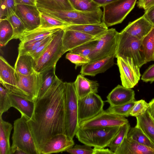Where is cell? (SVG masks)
Wrapping results in <instances>:
<instances>
[{"instance_id":"d6a6232c","label":"cell","mask_w":154,"mask_h":154,"mask_svg":"<svg viewBox=\"0 0 154 154\" xmlns=\"http://www.w3.org/2000/svg\"><path fill=\"white\" fill-rule=\"evenodd\" d=\"M14 31L12 27L7 19L0 20V45L5 46L12 39Z\"/></svg>"},{"instance_id":"836d02e7","label":"cell","mask_w":154,"mask_h":154,"mask_svg":"<svg viewBox=\"0 0 154 154\" xmlns=\"http://www.w3.org/2000/svg\"><path fill=\"white\" fill-rule=\"evenodd\" d=\"M40 25L38 27L40 28H59L64 29L70 25L63 21L44 14L40 12Z\"/></svg>"},{"instance_id":"ab89813d","label":"cell","mask_w":154,"mask_h":154,"mask_svg":"<svg viewBox=\"0 0 154 154\" xmlns=\"http://www.w3.org/2000/svg\"><path fill=\"white\" fill-rule=\"evenodd\" d=\"M10 91L1 84L0 87V116L11 107L9 96Z\"/></svg>"},{"instance_id":"74e56055","label":"cell","mask_w":154,"mask_h":154,"mask_svg":"<svg viewBox=\"0 0 154 154\" xmlns=\"http://www.w3.org/2000/svg\"><path fill=\"white\" fill-rule=\"evenodd\" d=\"M14 0H0V20L6 19L15 13Z\"/></svg>"},{"instance_id":"1f68e13d","label":"cell","mask_w":154,"mask_h":154,"mask_svg":"<svg viewBox=\"0 0 154 154\" xmlns=\"http://www.w3.org/2000/svg\"><path fill=\"white\" fill-rule=\"evenodd\" d=\"M127 137L141 144L154 148V143L138 128H131Z\"/></svg>"},{"instance_id":"83f0119b","label":"cell","mask_w":154,"mask_h":154,"mask_svg":"<svg viewBox=\"0 0 154 154\" xmlns=\"http://www.w3.org/2000/svg\"><path fill=\"white\" fill-rule=\"evenodd\" d=\"M32 59L30 55L27 54L18 55L14 66L16 72L26 75L34 72Z\"/></svg>"},{"instance_id":"30bf717a","label":"cell","mask_w":154,"mask_h":154,"mask_svg":"<svg viewBox=\"0 0 154 154\" xmlns=\"http://www.w3.org/2000/svg\"><path fill=\"white\" fill-rule=\"evenodd\" d=\"M119 32L113 28L108 29L97 40L89 57L90 62L116 54Z\"/></svg>"},{"instance_id":"7bdbcfd3","label":"cell","mask_w":154,"mask_h":154,"mask_svg":"<svg viewBox=\"0 0 154 154\" xmlns=\"http://www.w3.org/2000/svg\"><path fill=\"white\" fill-rule=\"evenodd\" d=\"M66 58L75 64V69L78 67L82 66L90 62L88 58L79 54L70 52L66 54Z\"/></svg>"},{"instance_id":"ffe728a7","label":"cell","mask_w":154,"mask_h":154,"mask_svg":"<svg viewBox=\"0 0 154 154\" xmlns=\"http://www.w3.org/2000/svg\"><path fill=\"white\" fill-rule=\"evenodd\" d=\"M0 84L11 92L17 85V77L14 68L2 56L0 57Z\"/></svg>"},{"instance_id":"b9f144b4","label":"cell","mask_w":154,"mask_h":154,"mask_svg":"<svg viewBox=\"0 0 154 154\" xmlns=\"http://www.w3.org/2000/svg\"><path fill=\"white\" fill-rule=\"evenodd\" d=\"M149 106V103L144 100L135 101V103L130 112V115L135 117L140 116L145 112Z\"/></svg>"},{"instance_id":"9c48e42d","label":"cell","mask_w":154,"mask_h":154,"mask_svg":"<svg viewBox=\"0 0 154 154\" xmlns=\"http://www.w3.org/2000/svg\"><path fill=\"white\" fill-rule=\"evenodd\" d=\"M17 85L11 92L20 94L35 101L38 99L42 81L43 73L34 71L29 75L16 72Z\"/></svg>"},{"instance_id":"f907efd6","label":"cell","mask_w":154,"mask_h":154,"mask_svg":"<svg viewBox=\"0 0 154 154\" xmlns=\"http://www.w3.org/2000/svg\"><path fill=\"white\" fill-rule=\"evenodd\" d=\"M16 5H36L35 0H14Z\"/></svg>"},{"instance_id":"52a82bcc","label":"cell","mask_w":154,"mask_h":154,"mask_svg":"<svg viewBox=\"0 0 154 154\" xmlns=\"http://www.w3.org/2000/svg\"><path fill=\"white\" fill-rule=\"evenodd\" d=\"M66 87L65 128L66 134L73 139L80 128L78 100L73 82H65Z\"/></svg>"},{"instance_id":"4dcf8cb0","label":"cell","mask_w":154,"mask_h":154,"mask_svg":"<svg viewBox=\"0 0 154 154\" xmlns=\"http://www.w3.org/2000/svg\"><path fill=\"white\" fill-rule=\"evenodd\" d=\"M130 128V125L129 122L120 126L118 131L107 147L115 153L121 146L124 139L127 137Z\"/></svg>"},{"instance_id":"44dd1931","label":"cell","mask_w":154,"mask_h":154,"mask_svg":"<svg viewBox=\"0 0 154 154\" xmlns=\"http://www.w3.org/2000/svg\"><path fill=\"white\" fill-rule=\"evenodd\" d=\"M9 96L11 107L17 109L21 115L25 116L28 120L30 119L34 112L35 102L10 91Z\"/></svg>"},{"instance_id":"681fc988","label":"cell","mask_w":154,"mask_h":154,"mask_svg":"<svg viewBox=\"0 0 154 154\" xmlns=\"http://www.w3.org/2000/svg\"><path fill=\"white\" fill-rule=\"evenodd\" d=\"M93 154H115L110 149L108 148L94 147Z\"/></svg>"},{"instance_id":"9a60e30c","label":"cell","mask_w":154,"mask_h":154,"mask_svg":"<svg viewBox=\"0 0 154 154\" xmlns=\"http://www.w3.org/2000/svg\"><path fill=\"white\" fill-rule=\"evenodd\" d=\"M64 29V32L62 39L63 54L85 43L99 38L77 31Z\"/></svg>"},{"instance_id":"7402d4cb","label":"cell","mask_w":154,"mask_h":154,"mask_svg":"<svg viewBox=\"0 0 154 154\" xmlns=\"http://www.w3.org/2000/svg\"><path fill=\"white\" fill-rule=\"evenodd\" d=\"M154 26L143 16L129 23L123 30L140 40L146 35Z\"/></svg>"},{"instance_id":"5b68a950","label":"cell","mask_w":154,"mask_h":154,"mask_svg":"<svg viewBox=\"0 0 154 154\" xmlns=\"http://www.w3.org/2000/svg\"><path fill=\"white\" fill-rule=\"evenodd\" d=\"M120 126L79 128L75 135L79 141L84 144L94 147L105 148L107 147Z\"/></svg>"},{"instance_id":"8d00e7d4","label":"cell","mask_w":154,"mask_h":154,"mask_svg":"<svg viewBox=\"0 0 154 154\" xmlns=\"http://www.w3.org/2000/svg\"><path fill=\"white\" fill-rule=\"evenodd\" d=\"M7 19L11 25L14 31L12 39H19L21 35L26 30L24 24L15 13Z\"/></svg>"},{"instance_id":"f546056e","label":"cell","mask_w":154,"mask_h":154,"mask_svg":"<svg viewBox=\"0 0 154 154\" xmlns=\"http://www.w3.org/2000/svg\"><path fill=\"white\" fill-rule=\"evenodd\" d=\"M36 6L47 9L74 10L69 0H36Z\"/></svg>"},{"instance_id":"db71d44e","label":"cell","mask_w":154,"mask_h":154,"mask_svg":"<svg viewBox=\"0 0 154 154\" xmlns=\"http://www.w3.org/2000/svg\"></svg>"},{"instance_id":"7c38bea8","label":"cell","mask_w":154,"mask_h":154,"mask_svg":"<svg viewBox=\"0 0 154 154\" xmlns=\"http://www.w3.org/2000/svg\"><path fill=\"white\" fill-rule=\"evenodd\" d=\"M117 58L122 85L127 88H134L140 80V68L135 64L131 58Z\"/></svg>"},{"instance_id":"f35d334b","label":"cell","mask_w":154,"mask_h":154,"mask_svg":"<svg viewBox=\"0 0 154 154\" xmlns=\"http://www.w3.org/2000/svg\"><path fill=\"white\" fill-rule=\"evenodd\" d=\"M98 39L85 43L70 50L69 52L79 54L89 59L90 56L94 48Z\"/></svg>"},{"instance_id":"bcb514c9","label":"cell","mask_w":154,"mask_h":154,"mask_svg":"<svg viewBox=\"0 0 154 154\" xmlns=\"http://www.w3.org/2000/svg\"><path fill=\"white\" fill-rule=\"evenodd\" d=\"M141 79L143 82H149L152 83L154 82V64L150 65L143 74Z\"/></svg>"},{"instance_id":"5bb4252c","label":"cell","mask_w":154,"mask_h":154,"mask_svg":"<svg viewBox=\"0 0 154 154\" xmlns=\"http://www.w3.org/2000/svg\"><path fill=\"white\" fill-rule=\"evenodd\" d=\"M15 13L24 24L26 30H31L40 25V12L36 5H18Z\"/></svg>"},{"instance_id":"603a6c76","label":"cell","mask_w":154,"mask_h":154,"mask_svg":"<svg viewBox=\"0 0 154 154\" xmlns=\"http://www.w3.org/2000/svg\"><path fill=\"white\" fill-rule=\"evenodd\" d=\"M115 154H154V148L141 144L127 137Z\"/></svg>"},{"instance_id":"3957f363","label":"cell","mask_w":154,"mask_h":154,"mask_svg":"<svg viewBox=\"0 0 154 154\" xmlns=\"http://www.w3.org/2000/svg\"><path fill=\"white\" fill-rule=\"evenodd\" d=\"M64 32L61 29L54 34L52 39L40 56L32 60L34 71L38 73H43L56 68V63L63 54L62 39Z\"/></svg>"},{"instance_id":"7a4b0ae2","label":"cell","mask_w":154,"mask_h":154,"mask_svg":"<svg viewBox=\"0 0 154 154\" xmlns=\"http://www.w3.org/2000/svg\"><path fill=\"white\" fill-rule=\"evenodd\" d=\"M37 8L46 15L63 21L70 25L97 23L102 22L103 12L100 8L94 11L62 10Z\"/></svg>"},{"instance_id":"7dc6e473","label":"cell","mask_w":154,"mask_h":154,"mask_svg":"<svg viewBox=\"0 0 154 154\" xmlns=\"http://www.w3.org/2000/svg\"><path fill=\"white\" fill-rule=\"evenodd\" d=\"M143 16L154 26V5L145 10Z\"/></svg>"},{"instance_id":"d590c367","label":"cell","mask_w":154,"mask_h":154,"mask_svg":"<svg viewBox=\"0 0 154 154\" xmlns=\"http://www.w3.org/2000/svg\"><path fill=\"white\" fill-rule=\"evenodd\" d=\"M74 10L86 11L97 10L100 7L92 0H69Z\"/></svg>"},{"instance_id":"4316f807","label":"cell","mask_w":154,"mask_h":154,"mask_svg":"<svg viewBox=\"0 0 154 154\" xmlns=\"http://www.w3.org/2000/svg\"><path fill=\"white\" fill-rule=\"evenodd\" d=\"M136 118L137 123L135 127L141 129L154 143V120L148 110Z\"/></svg>"},{"instance_id":"f6af8a7d","label":"cell","mask_w":154,"mask_h":154,"mask_svg":"<svg viewBox=\"0 0 154 154\" xmlns=\"http://www.w3.org/2000/svg\"><path fill=\"white\" fill-rule=\"evenodd\" d=\"M54 34L49 35L46 40L30 55L33 60H35L38 59L44 51L52 39Z\"/></svg>"},{"instance_id":"4fadbf2b","label":"cell","mask_w":154,"mask_h":154,"mask_svg":"<svg viewBox=\"0 0 154 154\" xmlns=\"http://www.w3.org/2000/svg\"><path fill=\"white\" fill-rule=\"evenodd\" d=\"M123 116L103 110L93 118L81 122L80 128L107 127L120 126L128 123Z\"/></svg>"},{"instance_id":"cb8c5ba5","label":"cell","mask_w":154,"mask_h":154,"mask_svg":"<svg viewBox=\"0 0 154 154\" xmlns=\"http://www.w3.org/2000/svg\"><path fill=\"white\" fill-rule=\"evenodd\" d=\"M73 83L79 99L91 93H97L99 84L97 81L90 80L81 74L78 75Z\"/></svg>"},{"instance_id":"816d5d0a","label":"cell","mask_w":154,"mask_h":154,"mask_svg":"<svg viewBox=\"0 0 154 154\" xmlns=\"http://www.w3.org/2000/svg\"><path fill=\"white\" fill-rule=\"evenodd\" d=\"M149 106L147 110L154 120V98L149 102Z\"/></svg>"},{"instance_id":"c3c4849f","label":"cell","mask_w":154,"mask_h":154,"mask_svg":"<svg viewBox=\"0 0 154 154\" xmlns=\"http://www.w3.org/2000/svg\"><path fill=\"white\" fill-rule=\"evenodd\" d=\"M137 4L138 8L145 11L154 5V0H138Z\"/></svg>"},{"instance_id":"8992f818","label":"cell","mask_w":154,"mask_h":154,"mask_svg":"<svg viewBox=\"0 0 154 154\" xmlns=\"http://www.w3.org/2000/svg\"><path fill=\"white\" fill-rule=\"evenodd\" d=\"M142 40L122 30L119 33L115 57L131 58L135 64L140 68L147 63L144 59Z\"/></svg>"},{"instance_id":"f1b7e54d","label":"cell","mask_w":154,"mask_h":154,"mask_svg":"<svg viewBox=\"0 0 154 154\" xmlns=\"http://www.w3.org/2000/svg\"><path fill=\"white\" fill-rule=\"evenodd\" d=\"M142 45L145 61H154V27L142 39Z\"/></svg>"},{"instance_id":"ee69618b","label":"cell","mask_w":154,"mask_h":154,"mask_svg":"<svg viewBox=\"0 0 154 154\" xmlns=\"http://www.w3.org/2000/svg\"><path fill=\"white\" fill-rule=\"evenodd\" d=\"M71 154H93V149L87 145L76 144L66 151Z\"/></svg>"},{"instance_id":"e0dca14e","label":"cell","mask_w":154,"mask_h":154,"mask_svg":"<svg viewBox=\"0 0 154 154\" xmlns=\"http://www.w3.org/2000/svg\"><path fill=\"white\" fill-rule=\"evenodd\" d=\"M115 54L90 62L82 66L80 73L83 75L94 76L103 73L114 64Z\"/></svg>"},{"instance_id":"8fae6325","label":"cell","mask_w":154,"mask_h":154,"mask_svg":"<svg viewBox=\"0 0 154 154\" xmlns=\"http://www.w3.org/2000/svg\"><path fill=\"white\" fill-rule=\"evenodd\" d=\"M79 123L95 117L103 109L104 102L96 93H91L78 100Z\"/></svg>"},{"instance_id":"484cf974","label":"cell","mask_w":154,"mask_h":154,"mask_svg":"<svg viewBox=\"0 0 154 154\" xmlns=\"http://www.w3.org/2000/svg\"><path fill=\"white\" fill-rule=\"evenodd\" d=\"M0 116V154H11L10 137L12 125Z\"/></svg>"},{"instance_id":"e575fe53","label":"cell","mask_w":154,"mask_h":154,"mask_svg":"<svg viewBox=\"0 0 154 154\" xmlns=\"http://www.w3.org/2000/svg\"><path fill=\"white\" fill-rule=\"evenodd\" d=\"M54 68L43 73L42 81L38 99L42 97L58 77Z\"/></svg>"},{"instance_id":"d4e9b609","label":"cell","mask_w":154,"mask_h":154,"mask_svg":"<svg viewBox=\"0 0 154 154\" xmlns=\"http://www.w3.org/2000/svg\"><path fill=\"white\" fill-rule=\"evenodd\" d=\"M64 29L77 31L100 38L108 29V27L102 21L97 23L70 25Z\"/></svg>"},{"instance_id":"ac0fdd59","label":"cell","mask_w":154,"mask_h":154,"mask_svg":"<svg viewBox=\"0 0 154 154\" xmlns=\"http://www.w3.org/2000/svg\"><path fill=\"white\" fill-rule=\"evenodd\" d=\"M135 92L131 88L118 85L109 94L106 102L113 107L135 100Z\"/></svg>"},{"instance_id":"6da1fadb","label":"cell","mask_w":154,"mask_h":154,"mask_svg":"<svg viewBox=\"0 0 154 154\" xmlns=\"http://www.w3.org/2000/svg\"><path fill=\"white\" fill-rule=\"evenodd\" d=\"M66 87L58 77L44 95L35 101L34 112L28 124L38 154L54 136L66 134Z\"/></svg>"},{"instance_id":"d6986e66","label":"cell","mask_w":154,"mask_h":154,"mask_svg":"<svg viewBox=\"0 0 154 154\" xmlns=\"http://www.w3.org/2000/svg\"><path fill=\"white\" fill-rule=\"evenodd\" d=\"M61 29L62 28H43L38 27L31 30H25L19 38L20 42L18 48L25 46L43 39Z\"/></svg>"},{"instance_id":"2e32d148","label":"cell","mask_w":154,"mask_h":154,"mask_svg":"<svg viewBox=\"0 0 154 154\" xmlns=\"http://www.w3.org/2000/svg\"><path fill=\"white\" fill-rule=\"evenodd\" d=\"M73 139L66 134H57L46 142L41 154H49L66 151L74 146L75 143Z\"/></svg>"},{"instance_id":"60d3db41","label":"cell","mask_w":154,"mask_h":154,"mask_svg":"<svg viewBox=\"0 0 154 154\" xmlns=\"http://www.w3.org/2000/svg\"><path fill=\"white\" fill-rule=\"evenodd\" d=\"M135 101L116 106H110L106 110L110 112L114 113L125 117L130 116L131 110L135 103Z\"/></svg>"},{"instance_id":"277c9868","label":"cell","mask_w":154,"mask_h":154,"mask_svg":"<svg viewBox=\"0 0 154 154\" xmlns=\"http://www.w3.org/2000/svg\"><path fill=\"white\" fill-rule=\"evenodd\" d=\"M28 120L25 116L21 115L20 118L14 121L11 154H14L18 149L23 151L26 154H38L28 124Z\"/></svg>"},{"instance_id":"f5cc1de1","label":"cell","mask_w":154,"mask_h":154,"mask_svg":"<svg viewBox=\"0 0 154 154\" xmlns=\"http://www.w3.org/2000/svg\"><path fill=\"white\" fill-rule=\"evenodd\" d=\"M100 7L106 5L117 0H92Z\"/></svg>"},{"instance_id":"ba28073f","label":"cell","mask_w":154,"mask_h":154,"mask_svg":"<svg viewBox=\"0 0 154 154\" xmlns=\"http://www.w3.org/2000/svg\"><path fill=\"white\" fill-rule=\"evenodd\" d=\"M137 0H117L103 6L102 18L108 27L120 23L133 9Z\"/></svg>"}]
</instances>
